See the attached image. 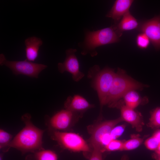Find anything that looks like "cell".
Returning <instances> with one entry per match:
<instances>
[{"label": "cell", "instance_id": "obj_1", "mask_svg": "<svg viewBox=\"0 0 160 160\" xmlns=\"http://www.w3.org/2000/svg\"><path fill=\"white\" fill-rule=\"evenodd\" d=\"M21 118L25 126L11 141L7 148L6 152L10 148L17 149L23 154L28 152L34 153L44 149L42 146V137L44 131L33 124L29 113L25 114Z\"/></svg>", "mask_w": 160, "mask_h": 160}, {"label": "cell", "instance_id": "obj_2", "mask_svg": "<svg viewBox=\"0 0 160 160\" xmlns=\"http://www.w3.org/2000/svg\"><path fill=\"white\" fill-rule=\"evenodd\" d=\"M148 87L127 75L124 70L119 68L115 73L105 105L114 108L128 92L132 90H142Z\"/></svg>", "mask_w": 160, "mask_h": 160}, {"label": "cell", "instance_id": "obj_3", "mask_svg": "<svg viewBox=\"0 0 160 160\" xmlns=\"http://www.w3.org/2000/svg\"><path fill=\"white\" fill-rule=\"evenodd\" d=\"M116 72L114 69L106 67L100 69L97 65L89 70L87 77L91 80V87L97 93L101 113L111 88Z\"/></svg>", "mask_w": 160, "mask_h": 160}, {"label": "cell", "instance_id": "obj_4", "mask_svg": "<svg viewBox=\"0 0 160 160\" xmlns=\"http://www.w3.org/2000/svg\"><path fill=\"white\" fill-rule=\"evenodd\" d=\"M121 34L116 31L114 25L96 31H87L84 41L82 44L84 55L89 53L92 56L97 55L95 50L97 47L115 43L119 41Z\"/></svg>", "mask_w": 160, "mask_h": 160}, {"label": "cell", "instance_id": "obj_5", "mask_svg": "<svg viewBox=\"0 0 160 160\" xmlns=\"http://www.w3.org/2000/svg\"><path fill=\"white\" fill-rule=\"evenodd\" d=\"M123 120L121 117L114 120L99 122L88 127L91 146L101 148L103 152L105 146L112 140L110 135L112 129Z\"/></svg>", "mask_w": 160, "mask_h": 160}, {"label": "cell", "instance_id": "obj_6", "mask_svg": "<svg viewBox=\"0 0 160 160\" xmlns=\"http://www.w3.org/2000/svg\"><path fill=\"white\" fill-rule=\"evenodd\" d=\"M51 137L63 148L75 152L91 153L90 146L79 134L72 132L54 130Z\"/></svg>", "mask_w": 160, "mask_h": 160}, {"label": "cell", "instance_id": "obj_7", "mask_svg": "<svg viewBox=\"0 0 160 160\" xmlns=\"http://www.w3.org/2000/svg\"><path fill=\"white\" fill-rule=\"evenodd\" d=\"M0 64L4 65L15 75L23 74L31 77L38 78L39 73L47 67V65L28 60L11 61L7 60L4 54L0 55Z\"/></svg>", "mask_w": 160, "mask_h": 160}, {"label": "cell", "instance_id": "obj_8", "mask_svg": "<svg viewBox=\"0 0 160 160\" xmlns=\"http://www.w3.org/2000/svg\"><path fill=\"white\" fill-rule=\"evenodd\" d=\"M76 51V49H69L66 50L64 61L59 63L57 67L60 73L67 71L71 73L73 80L77 82L84 77V74L80 70L79 63L75 55Z\"/></svg>", "mask_w": 160, "mask_h": 160}, {"label": "cell", "instance_id": "obj_9", "mask_svg": "<svg viewBox=\"0 0 160 160\" xmlns=\"http://www.w3.org/2000/svg\"><path fill=\"white\" fill-rule=\"evenodd\" d=\"M81 117L78 114L65 109L59 111L49 119V127L54 130H64L70 128Z\"/></svg>", "mask_w": 160, "mask_h": 160}, {"label": "cell", "instance_id": "obj_10", "mask_svg": "<svg viewBox=\"0 0 160 160\" xmlns=\"http://www.w3.org/2000/svg\"><path fill=\"white\" fill-rule=\"evenodd\" d=\"M139 29L146 35L156 49H160V13L143 23Z\"/></svg>", "mask_w": 160, "mask_h": 160}, {"label": "cell", "instance_id": "obj_11", "mask_svg": "<svg viewBox=\"0 0 160 160\" xmlns=\"http://www.w3.org/2000/svg\"><path fill=\"white\" fill-rule=\"evenodd\" d=\"M114 108L120 109V117L123 121L130 124L137 131H142L144 123L142 115L140 113L135 111V109L126 106L122 99L116 104Z\"/></svg>", "mask_w": 160, "mask_h": 160}, {"label": "cell", "instance_id": "obj_12", "mask_svg": "<svg viewBox=\"0 0 160 160\" xmlns=\"http://www.w3.org/2000/svg\"><path fill=\"white\" fill-rule=\"evenodd\" d=\"M95 106L94 105L90 104L85 98L79 95L68 96L64 104L65 109L78 114L81 117L85 111Z\"/></svg>", "mask_w": 160, "mask_h": 160}, {"label": "cell", "instance_id": "obj_13", "mask_svg": "<svg viewBox=\"0 0 160 160\" xmlns=\"http://www.w3.org/2000/svg\"><path fill=\"white\" fill-rule=\"evenodd\" d=\"M133 2V0H132L116 1L106 17L112 18L115 22H118L129 11Z\"/></svg>", "mask_w": 160, "mask_h": 160}, {"label": "cell", "instance_id": "obj_14", "mask_svg": "<svg viewBox=\"0 0 160 160\" xmlns=\"http://www.w3.org/2000/svg\"><path fill=\"white\" fill-rule=\"evenodd\" d=\"M43 42L39 38L35 36L29 37L25 41V51L26 59L33 62L37 57L40 47Z\"/></svg>", "mask_w": 160, "mask_h": 160}, {"label": "cell", "instance_id": "obj_15", "mask_svg": "<svg viewBox=\"0 0 160 160\" xmlns=\"http://www.w3.org/2000/svg\"><path fill=\"white\" fill-rule=\"evenodd\" d=\"M122 100L126 106L133 109L139 105L145 104L148 101L146 97H142L134 90L128 92L124 95Z\"/></svg>", "mask_w": 160, "mask_h": 160}, {"label": "cell", "instance_id": "obj_16", "mask_svg": "<svg viewBox=\"0 0 160 160\" xmlns=\"http://www.w3.org/2000/svg\"><path fill=\"white\" fill-rule=\"evenodd\" d=\"M114 25L117 32L122 34L121 32L123 31L131 30L137 28L138 26V23L129 11L124 15L117 25Z\"/></svg>", "mask_w": 160, "mask_h": 160}, {"label": "cell", "instance_id": "obj_17", "mask_svg": "<svg viewBox=\"0 0 160 160\" xmlns=\"http://www.w3.org/2000/svg\"><path fill=\"white\" fill-rule=\"evenodd\" d=\"M58 157L56 153L50 150H40L34 154L28 156L25 160H58Z\"/></svg>", "mask_w": 160, "mask_h": 160}, {"label": "cell", "instance_id": "obj_18", "mask_svg": "<svg viewBox=\"0 0 160 160\" xmlns=\"http://www.w3.org/2000/svg\"><path fill=\"white\" fill-rule=\"evenodd\" d=\"M148 126L152 129L160 128V107L151 111Z\"/></svg>", "mask_w": 160, "mask_h": 160}, {"label": "cell", "instance_id": "obj_19", "mask_svg": "<svg viewBox=\"0 0 160 160\" xmlns=\"http://www.w3.org/2000/svg\"><path fill=\"white\" fill-rule=\"evenodd\" d=\"M12 138V135L1 129L0 130V148L4 152H6L7 148Z\"/></svg>", "mask_w": 160, "mask_h": 160}, {"label": "cell", "instance_id": "obj_20", "mask_svg": "<svg viewBox=\"0 0 160 160\" xmlns=\"http://www.w3.org/2000/svg\"><path fill=\"white\" fill-rule=\"evenodd\" d=\"M143 140L140 138H134L124 143L122 150H131L136 149L142 143Z\"/></svg>", "mask_w": 160, "mask_h": 160}, {"label": "cell", "instance_id": "obj_21", "mask_svg": "<svg viewBox=\"0 0 160 160\" xmlns=\"http://www.w3.org/2000/svg\"><path fill=\"white\" fill-rule=\"evenodd\" d=\"M124 142L116 140H112L105 147L104 151H114L122 150Z\"/></svg>", "mask_w": 160, "mask_h": 160}, {"label": "cell", "instance_id": "obj_22", "mask_svg": "<svg viewBox=\"0 0 160 160\" xmlns=\"http://www.w3.org/2000/svg\"><path fill=\"white\" fill-rule=\"evenodd\" d=\"M150 41L148 37L143 33L139 34L136 38L137 45L139 48L142 49L147 48L149 45Z\"/></svg>", "mask_w": 160, "mask_h": 160}, {"label": "cell", "instance_id": "obj_23", "mask_svg": "<svg viewBox=\"0 0 160 160\" xmlns=\"http://www.w3.org/2000/svg\"><path fill=\"white\" fill-rule=\"evenodd\" d=\"M124 124L114 127L111 130L110 135L112 140H116L123 133L125 128Z\"/></svg>", "mask_w": 160, "mask_h": 160}, {"label": "cell", "instance_id": "obj_24", "mask_svg": "<svg viewBox=\"0 0 160 160\" xmlns=\"http://www.w3.org/2000/svg\"><path fill=\"white\" fill-rule=\"evenodd\" d=\"M159 144V141L153 136L148 138L145 143L146 148L151 150L156 151Z\"/></svg>", "mask_w": 160, "mask_h": 160}, {"label": "cell", "instance_id": "obj_25", "mask_svg": "<svg viewBox=\"0 0 160 160\" xmlns=\"http://www.w3.org/2000/svg\"><path fill=\"white\" fill-rule=\"evenodd\" d=\"M89 156V160H103L102 149L97 147H92Z\"/></svg>", "mask_w": 160, "mask_h": 160}, {"label": "cell", "instance_id": "obj_26", "mask_svg": "<svg viewBox=\"0 0 160 160\" xmlns=\"http://www.w3.org/2000/svg\"><path fill=\"white\" fill-rule=\"evenodd\" d=\"M153 136L160 143V129L156 131L154 133Z\"/></svg>", "mask_w": 160, "mask_h": 160}, {"label": "cell", "instance_id": "obj_27", "mask_svg": "<svg viewBox=\"0 0 160 160\" xmlns=\"http://www.w3.org/2000/svg\"><path fill=\"white\" fill-rule=\"evenodd\" d=\"M153 157L156 160H160V153H155L153 154Z\"/></svg>", "mask_w": 160, "mask_h": 160}, {"label": "cell", "instance_id": "obj_28", "mask_svg": "<svg viewBox=\"0 0 160 160\" xmlns=\"http://www.w3.org/2000/svg\"><path fill=\"white\" fill-rule=\"evenodd\" d=\"M129 157L127 155H124L121 158L120 160H128Z\"/></svg>", "mask_w": 160, "mask_h": 160}, {"label": "cell", "instance_id": "obj_29", "mask_svg": "<svg viewBox=\"0 0 160 160\" xmlns=\"http://www.w3.org/2000/svg\"><path fill=\"white\" fill-rule=\"evenodd\" d=\"M155 153H160V143L159 144L156 150L155 151Z\"/></svg>", "mask_w": 160, "mask_h": 160}, {"label": "cell", "instance_id": "obj_30", "mask_svg": "<svg viewBox=\"0 0 160 160\" xmlns=\"http://www.w3.org/2000/svg\"><path fill=\"white\" fill-rule=\"evenodd\" d=\"M3 153H1L0 154V160H3Z\"/></svg>", "mask_w": 160, "mask_h": 160}]
</instances>
